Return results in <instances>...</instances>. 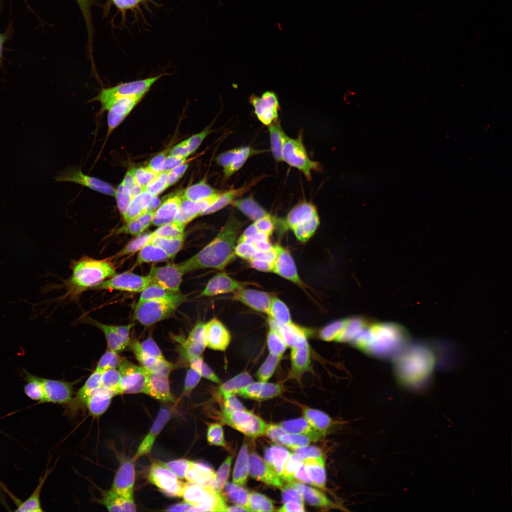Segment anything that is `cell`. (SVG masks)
Masks as SVG:
<instances>
[{"label":"cell","instance_id":"3957f363","mask_svg":"<svg viewBox=\"0 0 512 512\" xmlns=\"http://www.w3.org/2000/svg\"><path fill=\"white\" fill-rule=\"evenodd\" d=\"M228 3L251 53L261 86L266 121L271 126L278 114L281 97L275 29L278 20L285 15L286 5L284 0H228Z\"/></svg>","mask_w":512,"mask_h":512},{"label":"cell","instance_id":"ba28073f","mask_svg":"<svg viewBox=\"0 0 512 512\" xmlns=\"http://www.w3.org/2000/svg\"><path fill=\"white\" fill-rule=\"evenodd\" d=\"M397 512H457L444 503V501H439V503H430V501H421V503H414L410 505H397Z\"/></svg>","mask_w":512,"mask_h":512},{"label":"cell","instance_id":"7c38bea8","mask_svg":"<svg viewBox=\"0 0 512 512\" xmlns=\"http://www.w3.org/2000/svg\"><path fill=\"white\" fill-rule=\"evenodd\" d=\"M510 512H512V511H510Z\"/></svg>","mask_w":512,"mask_h":512},{"label":"cell","instance_id":"9c48e42d","mask_svg":"<svg viewBox=\"0 0 512 512\" xmlns=\"http://www.w3.org/2000/svg\"><path fill=\"white\" fill-rule=\"evenodd\" d=\"M202 512H244L241 508L238 507H215L211 508V510H205Z\"/></svg>","mask_w":512,"mask_h":512},{"label":"cell","instance_id":"30bf717a","mask_svg":"<svg viewBox=\"0 0 512 512\" xmlns=\"http://www.w3.org/2000/svg\"><path fill=\"white\" fill-rule=\"evenodd\" d=\"M508 463H510V466H512V448H511V451L510 453H508Z\"/></svg>","mask_w":512,"mask_h":512},{"label":"cell","instance_id":"277c9868","mask_svg":"<svg viewBox=\"0 0 512 512\" xmlns=\"http://www.w3.org/2000/svg\"><path fill=\"white\" fill-rule=\"evenodd\" d=\"M340 15L370 45L390 30L412 25L436 0H333Z\"/></svg>","mask_w":512,"mask_h":512},{"label":"cell","instance_id":"7a4b0ae2","mask_svg":"<svg viewBox=\"0 0 512 512\" xmlns=\"http://www.w3.org/2000/svg\"><path fill=\"white\" fill-rule=\"evenodd\" d=\"M412 291L376 292L350 302L323 333V390L318 421L333 400L372 363L426 298Z\"/></svg>","mask_w":512,"mask_h":512},{"label":"cell","instance_id":"8992f818","mask_svg":"<svg viewBox=\"0 0 512 512\" xmlns=\"http://www.w3.org/2000/svg\"><path fill=\"white\" fill-rule=\"evenodd\" d=\"M23 110L18 103L0 100V201L8 205L12 194V173H10V147L12 134L22 119Z\"/></svg>","mask_w":512,"mask_h":512},{"label":"cell","instance_id":"5b68a950","mask_svg":"<svg viewBox=\"0 0 512 512\" xmlns=\"http://www.w3.org/2000/svg\"><path fill=\"white\" fill-rule=\"evenodd\" d=\"M498 471L497 458L477 461L448 484L444 503L457 512H490L491 490Z\"/></svg>","mask_w":512,"mask_h":512},{"label":"cell","instance_id":"8fae6325","mask_svg":"<svg viewBox=\"0 0 512 512\" xmlns=\"http://www.w3.org/2000/svg\"><path fill=\"white\" fill-rule=\"evenodd\" d=\"M386 512H397L396 508H392V510L386 511Z\"/></svg>","mask_w":512,"mask_h":512},{"label":"cell","instance_id":"6da1fadb","mask_svg":"<svg viewBox=\"0 0 512 512\" xmlns=\"http://www.w3.org/2000/svg\"><path fill=\"white\" fill-rule=\"evenodd\" d=\"M451 232L440 237L367 249L342 261L312 265L279 298L303 313V335L322 332L345 306L376 292L412 291L429 295L454 258L491 227Z\"/></svg>","mask_w":512,"mask_h":512},{"label":"cell","instance_id":"52a82bcc","mask_svg":"<svg viewBox=\"0 0 512 512\" xmlns=\"http://www.w3.org/2000/svg\"><path fill=\"white\" fill-rule=\"evenodd\" d=\"M510 511H512V466L498 471L490 500V512Z\"/></svg>","mask_w":512,"mask_h":512}]
</instances>
